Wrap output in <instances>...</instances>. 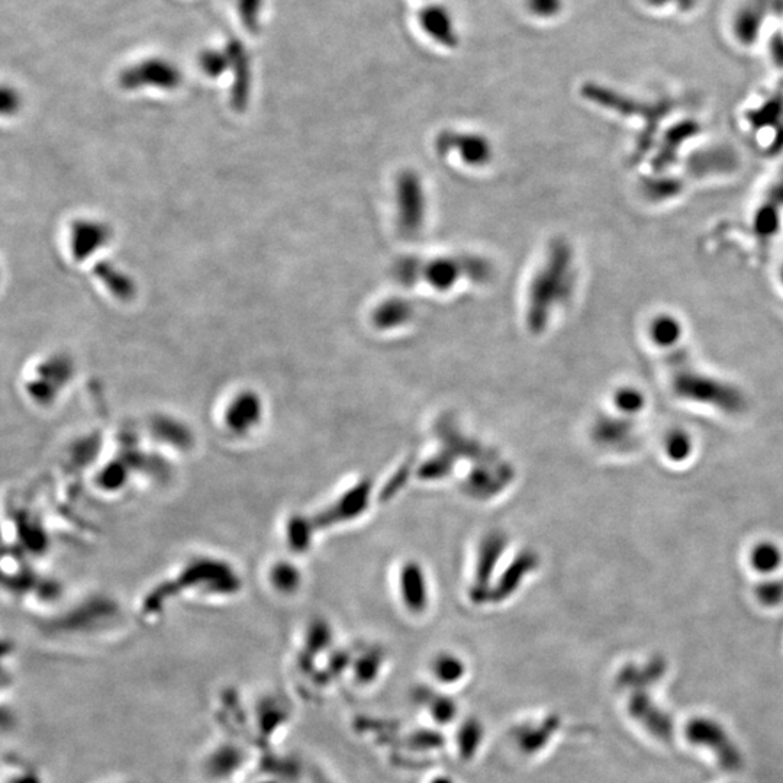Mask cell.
I'll list each match as a JSON object with an SVG mask.
<instances>
[{"instance_id":"cell-4","label":"cell","mask_w":783,"mask_h":783,"mask_svg":"<svg viewBox=\"0 0 783 783\" xmlns=\"http://www.w3.org/2000/svg\"><path fill=\"white\" fill-rule=\"evenodd\" d=\"M396 205H398V230L406 238L420 234L425 219V196L420 176L404 172L396 180Z\"/></svg>"},{"instance_id":"cell-2","label":"cell","mask_w":783,"mask_h":783,"mask_svg":"<svg viewBox=\"0 0 783 783\" xmlns=\"http://www.w3.org/2000/svg\"><path fill=\"white\" fill-rule=\"evenodd\" d=\"M489 263L476 257H443V259L417 260L404 259L393 267V276L399 282L412 285L417 280H424L428 286L437 290H449L459 282L460 277L467 276L476 282H483L491 275Z\"/></svg>"},{"instance_id":"cell-6","label":"cell","mask_w":783,"mask_h":783,"mask_svg":"<svg viewBox=\"0 0 783 783\" xmlns=\"http://www.w3.org/2000/svg\"><path fill=\"white\" fill-rule=\"evenodd\" d=\"M750 566L763 576H773L783 565V551L773 541H762L750 551Z\"/></svg>"},{"instance_id":"cell-1","label":"cell","mask_w":783,"mask_h":783,"mask_svg":"<svg viewBox=\"0 0 783 783\" xmlns=\"http://www.w3.org/2000/svg\"><path fill=\"white\" fill-rule=\"evenodd\" d=\"M573 283L572 248L567 246L566 241L556 240L551 244L546 263L538 270L528 293L527 322L533 333H541L554 308L570 298Z\"/></svg>"},{"instance_id":"cell-10","label":"cell","mask_w":783,"mask_h":783,"mask_svg":"<svg viewBox=\"0 0 783 783\" xmlns=\"http://www.w3.org/2000/svg\"><path fill=\"white\" fill-rule=\"evenodd\" d=\"M757 601L765 607H778L783 604V579L778 576H765L754 589Z\"/></svg>"},{"instance_id":"cell-3","label":"cell","mask_w":783,"mask_h":783,"mask_svg":"<svg viewBox=\"0 0 783 783\" xmlns=\"http://www.w3.org/2000/svg\"><path fill=\"white\" fill-rule=\"evenodd\" d=\"M686 740L691 746L710 753L711 759L725 770H736L741 766V753L731 734L723 724L705 715L691 718L685 727Z\"/></svg>"},{"instance_id":"cell-12","label":"cell","mask_w":783,"mask_h":783,"mask_svg":"<svg viewBox=\"0 0 783 783\" xmlns=\"http://www.w3.org/2000/svg\"><path fill=\"white\" fill-rule=\"evenodd\" d=\"M646 2L649 3L652 8H666L670 3H678L682 8H685L686 5H689L691 0H646Z\"/></svg>"},{"instance_id":"cell-5","label":"cell","mask_w":783,"mask_h":783,"mask_svg":"<svg viewBox=\"0 0 783 783\" xmlns=\"http://www.w3.org/2000/svg\"><path fill=\"white\" fill-rule=\"evenodd\" d=\"M437 147L444 154L450 150L456 151L460 159L469 166H485L492 157L491 143L482 135L450 132V134H444L443 137L440 135Z\"/></svg>"},{"instance_id":"cell-9","label":"cell","mask_w":783,"mask_h":783,"mask_svg":"<svg viewBox=\"0 0 783 783\" xmlns=\"http://www.w3.org/2000/svg\"><path fill=\"white\" fill-rule=\"evenodd\" d=\"M665 450L672 462H685L694 451V440L686 431L673 430L672 433L667 434Z\"/></svg>"},{"instance_id":"cell-7","label":"cell","mask_w":783,"mask_h":783,"mask_svg":"<svg viewBox=\"0 0 783 783\" xmlns=\"http://www.w3.org/2000/svg\"><path fill=\"white\" fill-rule=\"evenodd\" d=\"M412 317V306L401 299H392L376 309L373 319L379 328H393L405 324Z\"/></svg>"},{"instance_id":"cell-11","label":"cell","mask_w":783,"mask_h":783,"mask_svg":"<svg viewBox=\"0 0 783 783\" xmlns=\"http://www.w3.org/2000/svg\"><path fill=\"white\" fill-rule=\"evenodd\" d=\"M615 405L623 414H640L646 406V396L636 388H623L615 395Z\"/></svg>"},{"instance_id":"cell-8","label":"cell","mask_w":783,"mask_h":783,"mask_svg":"<svg viewBox=\"0 0 783 783\" xmlns=\"http://www.w3.org/2000/svg\"><path fill=\"white\" fill-rule=\"evenodd\" d=\"M763 12L759 5H749L741 9L736 19V32L741 43H753L762 28Z\"/></svg>"}]
</instances>
